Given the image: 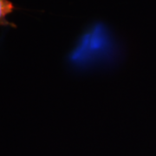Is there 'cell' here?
I'll return each mask as SVG.
<instances>
[{"mask_svg": "<svg viewBox=\"0 0 156 156\" xmlns=\"http://www.w3.org/2000/svg\"><path fill=\"white\" fill-rule=\"evenodd\" d=\"M16 10L15 5L10 0H0V26H11L16 27V25L7 20V16Z\"/></svg>", "mask_w": 156, "mask_h": 156, "instance_id": "cell-1", "label": "cell"}]
</instances>
